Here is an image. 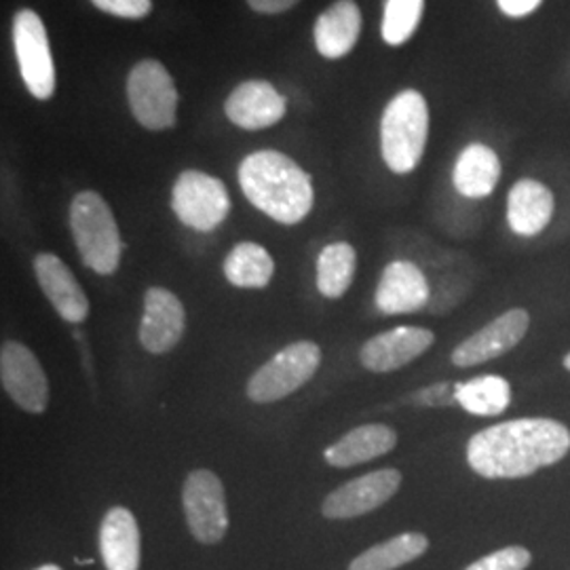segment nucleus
<instances>
[{
  "instance_id": "f257e3e1",
  "label": "nucleus",
  "mask_w": 570,
  "mask_h": 570,
  "mask_svg": "<svg viewBox=\"0 0 570 570\" xmlns=\"http://www.w3.org/2000/svg\"><path fill=\"white\" fill-rule=\"evenodd\" d=\"M569 450L570 431L560 421L518 419L475 433L468 463L487 480H518L560 463Z\"/></svg>"
},
{
  "instance_id": "f03ea898",
  "label": "nucleus",
  "mask_w": 570,
  "mask_h": 570,
  "mask_svg": "<svg viewBox=\"0 0 570 570\" xmlns=\"http://www.w3.org/2000/svg\"><path fill=\"white\" fill-rule=\"evenodd\" d=\"M239 186L247 202L279 225H298L315 204L313 180L279 150H256L239 165Z\"/></svg>"
},
{
  "instance_id": "7ed1b4c3",
  "label": "nucleus",
  "mask_w": 570,
  "mask_h": 570,
  "mask_svg": "<svg viewBox=\"0 0 570 570\" xmlns=\"http://www.w3.org/2000/svg\"><path fill=\"white\" fill-rule=\"evenodd\" d=\"M429 138V106L416 89H404L387 104L381 119V155L393 174L414 171Z\"/></svg>"
},
{
  "instance_id": "20e7f679",
  "label": "nucleus",
  "mask_w": 570,
  "mask_h": 570,
  "mask_svg": "<svg viewBox=\"0 0 570 570\" xmlns=\"http://www.w3.org/2000/svg\"><path fill=\"white\" fill-rule=\"evenodd\" d=\"M70 230L82 265L112 275L121 265L122 239L110 205L96 190H82L70 204Z\"/></svg>"
},
{
  "instance_id": "39448f33",
  "label": "nucleus",
  "mask_w": 570,
  "mask_h": 570,
  "mask_svg": "<svg viewBox=\"0 0 570 570\" xmlns=\"http://www.w3.org/2000/svg\"><path fill=\"white\" fill-rule=\"evenodd\" d=\"M127 102L136 121L148 131L171 129L178 121V89L159 60H140L127 77Z\"/></svg>"
},
{
  "instance_id": "423d86ee",
  "label": "nucleus",
  "mask_w": 570,
  "mask_h": 570,
  "mask_svg": "<svg viewBox=\"0 0 570 570\" xmlns=\"http://www.w3.org/2000/svg\"><path fill=\"white\" fill-rule=\"evenodd\" d=\"M322 364V348L311 341H298L275 353L247 381L245 393L256 404L279 402L305 387Z\"/></svg>"
},
{
  "instance_id": "0eeeda50",
  "label": "nucleus",
  "mask_w": 570,
  "mask_h": 570,
  "mask_svg": "<svg viewBox=\"0 0 570 570\" xmlns=\"http://www.w3.org/2000/svg\"><path fill=\"white\" fill-rule=\"evenodd\" d=\"M13 47L20 66L21 81L35 100L47 102L56 94V61L41 16L20 9L13 18Z\"/></svg>"
},
{
  "instance_id": "6e6552de",
  "label": "nucleus",
  "mask_w": 570,
  "mask_h": 570,
  "mask_svg": "<svg viewBox=\"0 0 570 570\" xmlns=\"http://www.w3.org/2000/svg\"><path fill=\"white\" fill-rule=\"evenodd\" d=\"M171 209L184 226L212 233L230 214V197L225 183L199 169H186L171 188Z\"/></svg>"
},
{
  "instance_id": "1a4fd4ad",
  "label": "nucleus",
  "mask_w": 570,
  "mask_h": 570,
  "mask_svg": "<svg viewBox=\"0 0 570 570\" xmlns=\"http://www.w3.org/2000/svg\"><path fill=\"white\" fill-rule=\"evenodd\" d=\"M184 518L190 534L204 543L216 546L228 530L225 487L209 469L190 471L183 487Z\"/></svg>"
},
{
  "instance_id": "9d476101",
  "label": "nucleus",
  "mask_w": 570,
  "mask_h": 570,
  "mask_svg": "<svg viewBox=\"0 0 570 570\" xmlns=\"http://www.w3.org/2000/svg\"><path fill=\"white\" fill-rule=\"evenodd\" d=\"M0 381L4 393L30 414L49 406V383L39 357L21 343L4 341L0 348Z\"/></svg>"
},
{
  "instance_id": "9b49d317",
  "label": "nucleus",
  "mask_w": 570,
  "mask_h": 570,
  "mask_svg": "<svg viewBox=\"0 0 570 570\" xmlns=\"http://www.w3.org/2000/svg\"><path fill=\"white\" fill-rule=\"evenodd\" d=\"M400 487L402 473L397 469L370 471L332 490L322 503V513L327 520H353L366 515L383 508Z\"/></svg>"
},
{
  "instance_id": "f8f14e48",
  "label": "nucleus",
  "mask_w": 570,
  "mask_h": 570,
  "mask_svg": "<svg viewBox=\"0 0 570 570\" xmlns=\"http://www.w3.org/2000/svg\"><path fill=\"white\" fill-rule=\"evenodd\" d=\"M530 315L524 308H511L490 322L489 326L478 330L452 351V364L459 367H473L510 353L513 346L527 336Z\"/></svg>"
},
{
  "instance_id": "ddd939ff",
  "label": "nucleus",
  "mask_w": 570,
  "mask_h": 570,
  "mask_svg": "<svg viewBox=\"0 0 570 570\" xmlns=\"http://www.w3.org/2000/svg\"><path fill=\"white\" fill-rule=\"evenodd\" d=\"M186 313L180 298L165 287H148L144 294V315L138 330L140 345L164 355L183 341Z\"/></svg>"
},
{
  "instance_id": "4468645a",
  "label": "nucleus",
  "mask_w": 570,
  "mask_h": 570,
  "mask_svg": "<svg viewBox=\"0 0 570 570\" xmlns=\"http://www.w3.org/2000/svg\"><path fill=\"white\" fill-rule=\"evenodd\" d=\"M433 343L435 334L428 327H393L366 341V345L360 348V362L370 372L387 374L412 364Z\"/></svg>"
},
{
  "instance_id": "2eb2a0df",
  "label": "nucleus",
  "mask_w": 570,
  "mask_h": 570,
  "mask_svg": "<svg viewBox=\"0 0 570 570\" xmlns=\"http://www.w3.org/2000/svg\"><path fill=\"white\" fill-rule=\"evenodd\" d=\"M287 110L285 98L265 79L239 82L226 98L228 121L247 131H258L282 121Z\"/></svg>"
},
{
  "instance_id": "dca6fc26",
  "label": "nucleus",
  "mask_w": 570,
  "mask_h": 570,
  "mask_svg": "<svg viewBox=\"0 0 570 570\" xmlns=\"http://www.w3.org/2000/svg\"><path fill=\"white\" fill-rule=\"evenodd\" d=\"M32 266L45 298L56 308L61 320L68 324H82L89 317V298L68 265L60 256L41 252Z\"/></svg>"
},
{
  "instance_id": "f3484780",
  "label": "nucleus",
  "mask_w": 570,
  "mask_h": 570,
  "mask_svg": "<svg viewBox=\"0 0 570 570\" xmlns=\"http://www.w3.org/2000/svg\"><path fill=\"white\" fill-rule=\"evenodd\" d=\"M429 296L425 273L410 261H393L381 275L374 301L383 315H407L425 308Z\"/></svg>"
},
{
  "instance_id": "a211bd4d",
  "label": "nucleus",
  "mask_w": 570,
  "mask_h": 570,
  "mask_svg": "<svg viewBox=\"0 0 570 570\" xmlns=\"http://www.w3.org/2000/svg\"><path fill=\"white\" fill-rule=\"evenodd\" d=\"M362 35V11L355 0H336L315 21L313 39L320 56L341 60L348 56Z\"/></svg>"
},
{
  "instance_id": "6ab92c4d",
  "label": "nucleus",
  "mask_w": 570,
  "mask_h": 570,
  "mask_svg": "<svg viewBox=\"0 0 570 570\" xmlns=\"http://www.w3.org/2000/svg\"><path fill=\"white\" fill-rule=\"evenodd\" d=\"M140 529L127 508L106 511L100 524V553L106 570H140Z\"/></svg>"
},
{
  "instance_id": "aec40b11",
  "label": "nucleus",
  "mask_w": 570,
  "mask_h": 570,
  "mask_svg": "<svg viewBox=\"0 0 570 570\" xmlns=\"http://www.w3.org/2000/svg\"><path fill=\"white\" fill-rule=\"evenodd\" d=\"M397 446V433L387 425L370 423L351 429L338 442L324 452L327 465L338 469L355 468L385 456Z\"/></svg>"
},
{
  "instance_id": "412c9836",
  "label": "nucleus",
  "mask_w": 570,
  "mask_h": 570,
  "mask_svg": "<svg viewBox=\"0 0 570 570\" xmlns=\"http://www.w3.org/2000/svg\"><path fill=\"white\" fill-rule=\"evenodd\" d=\"M556 209L553 193L537 180H520L513 184L508 197V223L520 237H534L550 225Z\"/></svg>"
},
{
  "instance_id": "4be33fe9",
  "label": "nucleus",
  "mask_w": 570,
  "mask_h": 570,
  "mask_svg": "<svg viewBox=\"0 0 570 570\" xmlns=\"http://www.w3.org/2000/svg\"><path fill=\"white\" fill-rule=\"evenodd\" d=\"M501 180V161L487 144H469L452 171L454 188L468 199H484Z\"/></svg>"
},
{
  "instance_id": "5701e85b",
  "label": "nucleus",
  "mask_w": 570,
  "mask_h": 570,
  "mask_svg": "<svg viewBox=\"0 0 570 570\" xmlns=\"http://www.w3.org/2000/svg\"><path fill=\"white\" fill-rule=\"evenodd\" d=\"M275 275V261L263 245L242 242L225 258L226 282L242 289H265Z\"/></svg>"
},
{
  "instance_id": "b1692460",
  "label": "nucleus",
  "mask_w": 570,
  "mask_h": 570,
  "mask_svg": "<svg viewBox=\"0 0 570 570\" xmlns=\"http://www.w3.org/2000/svg\"><path fill=\"white\" fill-rule=\"evenodd\" d=\"M429 550V539L421 532H404L360 553L348 570H397L414 562Z\"/></svg>"
},
{
  "instance_id": "393cba45",
  "label": "nucleus",
  "mask_w": 570,
  "mask_h": 570,
  "mask_svg": "<svg viewBox=\"0 0 570 570\" xmlns=\"http://www.w3.org/2000/svg\"><path fill=\"white\" fill-rule=\"evenodd\" d=\"M357 252L346 242H336L322 249L317 258V289L326 298H341L353 284Z\"/></svg>"
},
{
  "instance_id": "a878e982",
  "label": "nucleus",
  "mask_w": 570,
  "mask_h": 570,
  "mask_svg": "<svg viewBox=\"0 0 570 570\" xmlns=\"http://www.w3.org/2000/svg\"><path fill=\"white\" fill-rule=\"evenodd\" d=\"M456 402L478 416H499L511 402L510 383L501 376H478L468 383H456Z\"/></svg>"
},
{
  "instance_id": "bb28decb",
  "label": "nucleus",
  "mask_w": 570,
  "mask_h": 570,
  "mask_svg": "<svg viewBox=\"0 0 570 570\" xmlns=\"http://www.w3.org/2000/svg\"><path fill=\"white\" fill-rule=\"evenodd\" d=\"M425 0H387L381 23L383 41L400 47L414 37L423 20Z\"/></svg>"
},
{
  "instance_id": "cd10ccee",
  "label": "nucleus",
  "mask_w": 570,
  "mask_h": 570,
  "mask_svg": "<svg viewBox=\"0 0 570 570\" xmlns=\"http://www.w3.org/2000/svg\"><path fill=\"white\" fill-rule=\"evenodd\" d=\"M530 562H532V553L527 548L510 546L475 560L465 570H527Z\"/></svg>"
},
{
  "instance_id": "c85d7f7f",
  "label": "nucleus",
  "mask_w": 570,
  "mask_h": 570,
  "mask_svg": "<svg viewBox=\"0 0 570 570\" xmlns=\"http://www.w3.org/2000/svg\"><path fill=\"white\" fill-rule=\"evenodd\" d=\"M91 4L121 20H144L153 11V0H91Z\"/></svg>"
},
{
  "instance_id": "c756f323",
  "label": "nucleus",
  "mask_w": 570,
  "mask_h": 570,
  "mask_svg": "<svg viewBox=\"0 0 570 570\" xmlns=\"http://www.w3.org/2000/svg\"><path fill=\"white\" fill-rule=\"evenodd\" d=\"M412 400L419 406L425 407H444L450 406V404H459L456 402V385H449V383H438V385L421 389Z\"/></svg>"
},
{
  "instance_id": "7c9ffc66",
  "label": "nucleus",
  "mask_w": 570,
  "mask_h": 570,
  "mask_svg": "<svg viewBox=\"0 0 570 570\" xmlns=\"http://www.w3.org/2000/svg\"><path fill=\"white\" fill-rule=\"evenodd\" d=\"M541 2H543V0H497L499 9H501L508 18H513V20L527 18L532 11L539 9Z\"/></svg>"
},
{
  "instance_id": "2f4dec72",
  "label": "nucleus",
  "mask_w": 570,
  "mask_h": 570,
  "mask_svg": "<svg viewBox=\"0 0 570 570\" xmlns=\"http://www.w3.org/2000/svg\"><path fill=\"white\" fill-rule=\"evenodd\" d=\"M301 0H247L249 9L263 16H279L289 11L292 7H296Z\"/></svg>"
},
{
  "instance_id": "473e14b6",
  "label": "nucleus",
  "mask_w": 570,
  "mask_h": 570,
  "mask_svg": "<svg viewBox=\"0 0 570 570\" xmlns=\"http://www.w3.org/2000/svg\"><path fill=\"white\" fill-rule=\"evenodd\" d=\"M35 570H61L58 564H42V567H39V569Z\"/></svg>"
},
{
  "instance_id": "72a5a7b5",
  "label": "nucleus",
  "mask_w": 570,
  "mask_h": 570,
  "mask_svg": "<svg viewBox=\"0 0 570 570\" xmlns=\"http://www.w3.org/2000/svg\"><path fill=\"white\" fill-rule=\"evenodd\" d=\"M564 367H567V370H570V353L569 355H567V357H564Z\"/></svg>"
}]
</instances>
